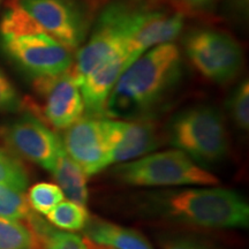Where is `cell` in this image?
I'll return each instance as SVG.
<instances>
[{"label": "cell", "instance_id": "obj_11", "mask_svg": "<svg viewBox=\"0 0 249 249\" xmlns=\"http://www.w3.org/2000/svg\"><path fill=\"white\" fill-rule=\"evenodd\" d=\"M0 139L12 151L51 172L64 150L60 138L36 116H24L0 128Z\"/></svg>", "mask_w": 249, "mask_h": 249}, {"label": "cell", "instance_id": "obj_14", "mask_svg": "<svg viewBox=\"0 0 249 249\" xmlns=\"http://www.w3.org/2000/svg\"><path fill=\"white\" fill-rule=\"evenodd\" d=\"M126 53H119L92 70L79 82L87 116L105 117V107L112 89L124 70Z\"/></svg>", "mask_w": 249, "mask_h": 249}, {"label": "cell", "instance_id": "obj_27", "mask_svg": "<svg viewBox=\"0 0 249 249\" xmlns=\"http://www.w3.org/2000/svg\"><path fill=\"white\" fill-rule=\"evenodd\" d=\"M2 155H6V152L2 150V149H0V156H2Z\"/></svg>", "mask_w": 249, "mask_h": 249}, {"label": "cell", "instance_id": "obj_5", "mask_svg": "<svg viewBox=\"0 0 249 249\" xmlns=\"http://www.w3.org/2000/svg\"><path fill=\"white\" fill-rule=\"evenodd\" d=\"M114 177L123 183L140 187L214 186L219 180L180 150L156 152L121 164Z\"/></svg>", "mask_w": 249, "mask_h": 249}, {"label": "cell", "instance_id": "obj_23", "mask_svg": "<svg viewBox=\"0 0 249 249\" xmlns=\"http://www.w3.org/2000/svg\"><path fill=\"white\" fill-rule=\"evenodd\" d=\"M0 183L26 191L29 183L28 174L20 161L6 155L0 156Z\"/></svg>", "mask_w": 249, "mask_h": 249}, {"label": "cell", "instance_id": "obj_21", "mask_svg": "<svg viewBox=\"0 0 249 249\" xmlns=\"http://www.w3.org/2000/svg\"><path fill=\"white\" fill-rule=\"evenodd\" d=\"M64 193L60 187L50 182H39L29 189L27 198L31 209L46 216L55 205L64 201Z\"/></svg>", "mask_w": 249, "mask_h": 249}, {"label": "cell", "instance_id": "obj_10", "mask_svg": "<svg viewBox=\"0 0 249 249\" xmlns=\"http://www.w3.org/2000/svg\"><path fill=\"white\" fill-rule=\"evenodd\" d=\"M65 151L88 176L101 172L111 165V143L107 118L85 116L65 129Z\"/></svg>", "mask_w": 249, "mask_h": 249}, {"label": "cell", "instance_id": "obj_28", "mask_svg": "<svg viewBox=\"0 0 249 249\" xmlns=\"http://www.w3.org/2000/svg\"><path fill=\"white\" fill-rule=\"evenodd\" d=\"M0 1H1V0H0Z\"/></svg>", "mask_w": 249, "mask_h": 249}, {"label": "cell", "instance_id": "obj_19", "mask_svg": "<svg viewBox=\"0 0 249 249\" xmlns=\"http://www.w3.org/2000/svg\"><path fill=\"white\" fill-rule=\"evenodd\" d=\"M36 222L33 225V231L38 239L40 249H89L82 236L58 231L42 218Z\"/></svg>", "mask_w": 249, "mask_h": 249}, {"label": "cell", "instance_id": "obj_20", "mask_svg": "<svg viewBox=\"0 0 249 249\" xmlns=\"http://www.w3.org/2000/svg\"><path fill=\"white\" fill-rule=\"evenodd\" d=\"M34 213L24 191L0 183V217L28 222Z\"/></svg>", "mask_w": 249, "mask_h": 249}, {"label": "cell", "instance_id": "obj_4", "mask_svg": "<svg viewBox=\"0 0 249 249\" xmlns=\"http://www.w3.org/2000/svg\"><path fill=\"white\" fill-rule=\"evenodd\" d=\"M143 8L117 1L104 9L88 43L77 52L76 60L71 68L77 85L104 61L123 52L126 53L127 42L138 26Z\"/></svg>", "mask_w": 249, "mask_h": 249}, {"label": "cell", "instance_id": "obj_13", "mask_svg": "<svg viewBox=\"0 0 249 249\" xmlns=\"http://www.w3.org/2000/svg\"><path fill=\"white\" fill-rule=\"evenodd\" d=\"M111 143V164L136 160L160 147V135L155 123L150 120L107 119Z\"/></svg>", "mask_w": 249, "mask_h": 249}, {"label": "cell", "instance_id": "obj_16", "mask_svg": "<svg viewBox=\"0 0 249 249\" xmlns=\"http://www.w3.org/2000/svg\"><path fill=\"white\" fill-rule=\"evenodd\" d=\"M51 173L53 174L64 196L71 202L86 205L88 201L87 176L79 165L66 154L65 149L58 156Z\"/></svg>", "mask_w": 249, "mask_h": 249}, {"label": "cell", "instance_id": "obj_26", "mask_svg": "<svg viewBox=\"0 0 249 249\" xmlns=\"http://www.w3.org/2000/svg\"><path fill=\"white\" fill-rule=\"evenodd\" d=\"M161 249H211L204 242L188 236H177L163 241Z\"/></svg>", "mask_w": 249, "mask_h": 249}, {"label": "cell", "instance_id": "obj_15", "mask_svg": "<svg viewBox=\"0 0 249 249\" xmlns=\"http://www.w3.org/2000/svg\"><path fill=\"white\" fill-rule=\"evenodd\" d=\"M83 231L90 242L108 249H154L147 239L135 230L104 220H89Z\"/></svg>", "mask_w": 249, "mask_h": 249}, {"label": "cell", "instance_id": "obj_18", "mask_svg": "<svg viewBox=\"0 0 249 249\" xmlns=\"http://www.w3.org/2000/svg\"><path fill=\"white\" fill-rule=\"evenodd\" d=\"M53 227L65 231H82L89 223V213L85 205L71 201H61L46 214Z\"/></svg>", "mask_w": 249, "mask_h": 249}, {"label": "cell", "instance_id": "obj_17", "mask_svg": "<svg viewBox=\"0 0 249 249\" xmlns=\"http://www.w3.org/2000/svg\"><path fill=\"white\" fill-rule=\"evenodd\" d=\"M0 249H40V245L28 224L0 217Z\"/></svg>", "mask_w": 249, "mask_h": 249}, {"label": "cell", "instance_id": "obj_6", "mask_svg": "<svg viewBox=\"0 0 249 249\" xmlns=\"http://www.w3.org/2000/svg\"><path fill=\"white\" fill-rule=\"evenodd\" d=\"M183 46L198 73L218 85L234 80L244 66L240 44L224 31L210 28L193 30L183 39Z\"/></svg>", "mask_w": 249, "mask_h": 249}, {"label": "cell", "instance_id": "obj_29", "mask_svg": "<svg viewBox=\"0 0 249 249\" xmlns=\"http://www.w3.org/2000/svg\"><path fill=\"white\" fill-rule=\"evenodd\" d=\"M107 249H108V248H107Z\"/></svg>", "mask_w": 249, "mask_h": 249}, {"label": "cell", "instance_id": "obj_12", "mask_svg": "<svg viewBox=\"0 0 249 249\" xmlns=\"http://www.w3.org/2000/svg\"><path fill=\"white\" fill-rule=\"evenodd\" d=\"M185 24V15L179 12L143 9L138 26L126 45L124 68L155 46L171 43L181 33Z\"/></svg>", "mask_w": 249, "mask_h": 249}, {"label": "cell", "instance_id": "obj_24", "mask_svg": "<svg viewBox=\"0 0 249 249\" xmlns=\"http://www.w3.org/2000/svg\"><path fill=\"white\" fill-rule=\"evenodd\" d=\"M23 105L18 90L11 80L0 70V112H14Z\"/></svg>", "mask_w": 249, "mask_h": 249}, {"label": "cell", "instance_id": "obj_3", "mask_svg": "<svg viewBox=\"0 0 249 249\" xmlns=\"http://www.w3.org/2000/svg\"><path fill=\"white\" fill-rule=\"evenodd\" d=\"M167 138L173 147L203 165L219 163L230 150L224 117L208 105H197L176 114L167 127Z\"/></svg>", "mask_w": 249, "mask_h": 249}, {"label": "cell", "instance_id": "obj_1", "mask_svg": "<svg viewBox=\"0 0 249 249\" xmlns=\"http://www.w3.org/2000/svg\"><path fill=\"white\" fill-rule=\"evenodd\" d=\"M181 74V54L174 43L150 49L120 74L108 96L105 117L142 118L178 85Z\"/></svg>", "mask_w": 249, "mask_h": 249}, {"label": "cell", "instance_id": "obj_2", "mask_svg": "<svg viewBox=\"0 0 249 249\" xmlns=\"http://www.w3.org/2000/svg\"><path fill=\"white\" fill-rule=\"evenodd\" d=\"M157 213L187 225L204 229H245L249 205L244 196L225 188H191L151 195Z\"/></svg>", "mask_w": 249, "mask_h": 249}, {"label": "cell", "instance_id": "obj_8", "mask_svg": "<svg viewBox=\"0 0 249 249\" xmlns=\"http://www.w3.org/2000/svg\"><path fill=\"white\" fill-rule=\"evenodd\" d=\"M48 35L70 50L85 42L90 27L88 11L77 0H17Z\"/></svg>", "mask_w": 249, "mask_h": 249}, {"label": "cell", "instance_id": "obj_7", "mask_svg": "<svg viewBox=\"0 0 249 249\" xmlns=\"http://www.w3.org/2000/svg\"><path fill=\"white\" fill-rule=\"evenodd\" d=\"M0 37L6 54L34 79L65 73L74 64L71 50L43 30Z\"/></svg>", "mask_w": 249, "mask_h": 249}, {"label": "cell", "instance_id": "obj_25", "mask_svg": "<svg viewBox=\"0 0 249 249\" xmlns=\"http://www.w3.org/2000/svg\"><path fill=\"white\" fill-rule=\"evenodd\" d=\"M170 2L185 15L207 13L213 8L216 0H170Z\"/></svg>", "mask_w": 249, "mask_h": 249}, {"label": "cell", "instance_id": "obj_22", "mask_svg": "<svg viewBox=\"0 0 249 249\" xmlns=\"http://www.w3.org/2000/svg\"><path fill=\"white\" fill-rule=\"evenodd\" d=\"M229 110L233 121L242 130L249 129V83L246 79L236 87L229 102Z\"/></svg>", "mask_w": 249, "mask_h": 249}, {"label": "cell", "instance_id": "obj_9", "mask_svg": "<svg viewBox=\"0 0 249 249\" xmlns=\"http://www.w3.org/2000/svg\"><path fill=\"white\" fill-rule=\"evenodd\" d=\"M34 90L42 104L30 105L37 118L54 129H66L83 116L85 104L71 70L52 76L34 79Z\"/></svg>", "mask_w": 249, "mask_h": 249}]
</instances>
